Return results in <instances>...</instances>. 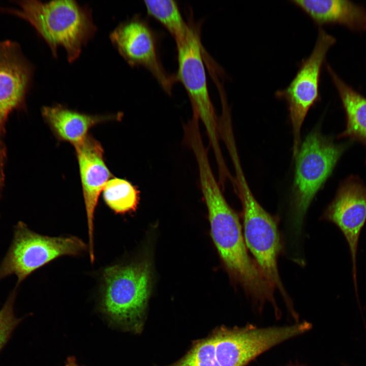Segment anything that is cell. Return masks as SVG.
Segmentation results:
<instances>
[{"label":"cell","instance_id":"6da1fadb","mask_svg":"<svg viewBox=\"0 0 366 366\" xmlns=\"http://www.w3.org/2000/svg\"><path fill=\"white\" fill-rule=\"evenodd\" d=\"M199 176L212 238L228 273L256 302L275 305L274 289L249 255L238 216L227 202L212 169H201Z\"/></svg>","mask_w":366,"mask_h":366},{"label":"cell","instance_id":"7a4b0ae2","mask_svg":"<svg viewBox=\"0 0 366 366\" xmlns=\"http://www.w3.org/2000/svg\"><path fill=\"white\" fill-rule=\"evenodd\" d=\"M19 9L3 8V12L27 21L47 43L54 57L63 47L69 63L76 60L94 36L97 27L91 9L72 0L16 1Z\"/></svg>","mask_w":366,"mask_h":366},{"label":"cell","instance_id":"3957f363","mask_svg":"<svg viewBox=\"0 0 366 366\" xmlns=\"http://www.w3.org/2000/svg\"><path fill=\"white\" fill-rule=\"evenodd\" d=\"M103 281L104 312L117 324L137 327L151 290L149 262L144 260L110 266L103 271Z\"/></svg>","mask_w":366,"mask_h":366},{"label":"cell","instance_id":"277c9868","mask_svg":"<svg viewBox=\"0 0 366 366\" xmlns=\"http://www.w3.org/2000/svg\"><path fill=\"white\" fill-rule=\"evenodd\" d=\"M235 185L243 214L244 239L261 272L288 301L278 268L281 245L276 219L258 202L243 175L240 164L234 166Z\"/></svg>","mask_w":366,"mask_h":366},{"label":"cell","instance_id":"5b68a950","mask_svg":"<svg viewBox=\"0 0 366 366\" xmlns=\"http://www.w3.org/2000/svg\"><path fill=\"white\" fill-rule=\"evenodd\" d=\"M87 248L77 237L42 235L19 222L14 228L11 244L0 264V281L15 275L18 288L30 274L56 258L80 255Z\"/></svg>","mask_w":366,"mask_h":366},{"label":"cell","instance_id":"8992f818","mask_svg":"<svg viewBox=\"0 0 366 366\" xmlns=\"http://www.w3.org/2000/svg\"><path fill=\"white\" fill-rule=\"evenodd\" d=\"M347 144L334 143L316 129L310 133L296 156L293 188L294 225L299 229L314 196L332 173Z\"/></svg>","mask_w":366,"mask_h":366},{"label":"cell","instance_id":"52a82bcc","mask_svg":"<svg viewBox=\"0 0 366 366\" xmlns=\"http://www.w3.org/2000/svg\"><path fill=\"white\" fill-rule=\"evenodd\" d=\"M178 70L176 78L182 84L190 99L193 115L202 122L217 165L224 160L219 142L218 120L208 89L202 56V45L198 33L193 27L185 40L176 44Z\"/></svg>","mask_w":366,"mask_h":366},{"label":"cell","instance_id":"ba28073f","mask_svg":"<svg viewBox=\"0 0 366 366\" xmlns=\"http://www.w3.org/2000/svg\"><path fill=\"white\" fill-rule=\"evenodd\" d=\"M336 41L334 37L319 27L310 55L301 61L290 84L275 94L277 98L284 100L287 104L292 127L294 157L300 148L301 129L306 115L320 99L319 87L322 67L328 50Z\"/></svg>","mask_w":366,"mask_h":366},{"label":"cell","instance_id":"9c48e42d","mask_svg":"<svg viewBox=\"0 0 366 366\" xmlns=\"http://www.w3.org/2000/svg\"><path fill=\"white\" fill-rule=\"evenodd\" d=\"M311 327L310 323L303 322L284 327L259 328L248 325L224 329L214 336L216 358L220 366H245L272 347Z\"/></svg>","mask_w":366,"mask_h":366},{"label":"cell","instance_id":"30bf717a","mask_svg":"<svg viewBox=\"0 0 366 366\" xmlns=\"http://www.w3.org/2000/svg\"><path fill=\"white\" fill-rule=\"evenodd\" d=\"M119 53L131 66H142L170 94L174 78L164 69L159 57L155 34L145 21L135 16L119 24L110 34Z\"/></svg>","mask_w":366,"mask_h":366},{"label":"cell","instance_id":"8fae6325","mask_svg":"<svg viewBox=\"0 0 366 366\" xmlns=\"http://www.w3.org/2000/svg\"><path fill=\"white\" fill-rule=\"evenodd\" d=\"M322 219L335 224L348 243L357 296L356 257L360 234L366 221V187L357 176H350L341 184Z\"/></svg>","mask_w":366,"mask_h":366},{"label":"cell","instance_id":"7c38bea8","mask_svg":"<svg viewBox=\"0 0 366 366\" xmlns=\"http://www.w3.org/2000/svg\"><path fill=\"white\" fill-rule=\"evenodd\" d=\"M33 73L17 42L0 41V135L10 113L23 106Z\"/></svg>","mask_w":366,"mask_h":366},{"label":"cell","instance_id":"4fadbf2b","mask_svg":"<svg viewBox=\"0 0 366 366\" xmlns=\"http://www.w3.org/2000/svg\"><path fill=\"white\" fill-rule=\"evenodd\" d=\"M78 161L86 210L90 261H95L94 216L101 193L112 176L104 160L101 144L88 135L74 145Z\"/></svg>","mask_w":366,"mask_h":366},{"label":"cell","instance_id":"5bb4252c","mask_svg":"<svg viewBox=\"0 0 366 366\" xmlns=\"http://www.w3.org/2000/svg\"><path fill=\"white\" fill-rule=\"evenodd\" d=\"M42 115L56 137L74 145L82 141L89 130L97 124L118 120L122 114L92 115L80 113L62 105L44 106Z\"/></svg>","mask_w":366,"mask_h":366},{"label":"cell","instance_id":"9a60e30c","mask_svg":"<svg viewBox=\"0 0 366 366\" xmlns=\"http://www.w3.org/2000/svg\"><path fill=\"white\" fill-rule=\"evenodd\" d=\"M315 23H339L358 31L366 29V9L345 0H292Z\"/></svg>","mask_w":366,"mask_h":366},{"label":"cell","instance_id":"2e32d148","mask_svg":"<svg viewBox=\"0 0 366 366\" xmlns=\"http://www.w3.org/2000/svg\"><path fill=\"white\" fill-rule=\"evenodd\" d=\"M327 69L338 92L346 116V129L339 138L358 141L366 147V98L344 82L329 65Z\"/></svg>","mask_w":366,"mask_h":366},{"label":"cell","instance_id":"e0dca14e","mask_svg":"<svg viewBox=\"0 0 366 366\" xmlns=\"http://www.w3.org/2000/svg\"><path fill=\"white\" fill-rule=\"evenodd\" d=\"M144 3L148 14L166 27L176 44L185 40L192 26L184 19L175 1L145 0Z\"/></svg>","mask_w":366,"mask_h":366},{"label":"cell","instance_id":"ac0fdd59","mask_svg":"<svg viewBox=\"0 0 366 366\" xmlns=\"http://www.w3.org/2000/svg\"><path fill=\"white\" fill-rule=\"evenodd\" d=\"M102 192L107 205L117 214L134 211L137 207L139 192L127 180L117 177L110 178Z\"/></svg>","mask_w":366,"mask_h":366},{"label":"cell","instance_id":"d6986e66","mask_svg":"<svg viewBox=\"0 0 366 366\" xmlns=\"http://www.w3.org/2000/svg\"><path fill=\"white\" fill-rule=\"evenodd\" d=\"M175 366H220L216 356L214 337L198 343Z\"/></svg>","mask_w":366,"mask_h":366},{"label":"cell","instance_id":"ffe728a7","mask_svg":"<svg viewBox=\"0 0 366 366\" xmlns=\"http://www.w3.org/2000/svg\"><path fill=\"white\" fill-rule=\"evenodd\" d=\"M18 288H15L0 309V351L7 343L12 332L20 323L22 319L14 313V303Z\"/></svg>","mask_w":366,"mask_h":366},{"label":"cell","instance_id":"44dd1931","mask_svg":"<svg viewBox=\"0 0 366 366\" xmlns=\"http://www.w3.org/2000/svg\"><path fill=\"white\" fill-rule=\"evenodd\" d=\"M5 150L4 147L0 142V187L3 179V167L5 160Z\"/></svg>","mask_w":366,"mask_h":366},{"label":"cell","instance_id":"7402d4cb","mask_svg":"<svg viewBox=\"0 0 366 366\" xmlns=\"http://www.w3.org/2000/svg\"><path fill=\"white\" fill-rule=\"evenodd\" d=\"M65 366H80L79 365L75 360V359L72 357L68 358L67 361L66 363Z\"/></svg>","mask_w":366,"mask_h":366}]
</instances>
